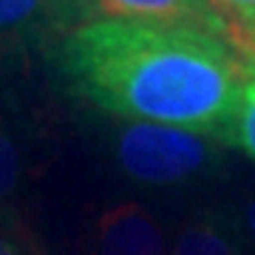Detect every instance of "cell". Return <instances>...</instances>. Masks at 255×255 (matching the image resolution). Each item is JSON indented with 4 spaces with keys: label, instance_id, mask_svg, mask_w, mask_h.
Returning a JSON list of instances; mask_svg holds the SVG:
<instances>
[{
    "label": "cell",
    "instance_id": "cell-6",
    "mask_svg": "<svg viewBox=\"0 0 255 255\" xmlns=\"http://www.w3.org/2000/svg\"><path fill=\"white\" fill-rule=\"evenodd\" d=\"M51 3L54 0H0V57L54 40Z\"/></svg>",
    "mask_w": 255,
    "mask_h": 255
},
{
    "label": "cell",
    "instance_id": "cell-2",
    "mask_svg": "<svg viewBox=\"0 0 255 255\" xmlns=\"http://www.w3.org/2000/svg\"><path fill=\"white\" fill-rule=\"evenodd\" d=\"M114 156L122 173L139 184H184L219 162V142L199 130L159 122H128L117 130Z\"/></svg>",
    "mask_w": 255,
    "mask_h": 255
},
{
    "label": "cell",
    "instance_id": "cell-11",
    "mask_svg": "<svg viewBox=\"0 0 255 255\" xmlns=\"http://www.w3.org/2000/svg\"><path fill=\"white\" fill-rule=\"evenodd\" d=\"M0 255H23V253H20L17 247H14V244L9 241V238L0 233Z\"/></svg>",
    "mask_w": 255,
    "mask_h": 255
},
{
    "label": "cell",
    "instance_id": "cell-7",
    "mask_svg": "<svg viewBox=\"0 0 255 255\" xmlns=\"http://www.w3.org/2000/svg\"><path fill=\"white\" fill-rule=\"evenodd\" d=\"M227 145L241 147L255 162V46L244 48V68H241V91H238L236 114L227 133Z\"/></svg>",
    "mask_w": 255,
    "mask_h": 255
},
{
    "label": "cell",
    "instance_id": "cell-1",
    "mask_svg": "<svg viewBox=\"0 0 255 255\" xmlns=\"http://www.w3.org/2000/svg\"><path fill=\"white\" fill-rule=\"evenodd\" d=\"M51 43L60 77L85 102L227 145L244 68L236 40L173 23L100 20Z\"/></svg>",
    "mask_w": 255,
    "mask_h": 255
},
{
    "label": "cell",
    "instance_id": "cell-3",
    "mask_svg": "<svg viewBox=\"0 0 255 255\" xmlns=\"http://www.w3.org/2000/svg\"><path fill=\"white\" fill-rule=\"evenodd\" d=\"M100 20H139V23H173L193 26L213 34L230 37L244 48L238 28L213 0H54L51 23L54 37L65 34L85 23Z\"/></svg>",
    "mask_w": 255,
    "mask_h": 255
},
{
    "label": "cell",
    "instance_id": "cell-9",
    "mask_svg": "<svg viewBox=\"0 0 255 255\" xmlns=\"http://www.w3.org/2000/svg\"><path fill=\"white\" fill-rule=\"evenodd\" d=\"M227 20L238 28V34L247 46H255V0H213Z\"/></svg>",
    "mask_w": 255,
    "mask_h": 255
},
{
    "label": "cell",
    "instance_id": "cell-5",
    "mask_svg": "<svg viewBox=\"0 0 255 255\" xmlns=\"http://www.w3.org/2000/svg\"><path fill=\"white\" fill-rule=\"evenodd\" d=\"M170 255H250V241L224 210H204L182 224Z\"/></svg>",
    "mask_w": 255,
    "mask_h": 255
},
{
    "label": "cell",
    "instance_id": "cell-8",
    "mask_svg": "<svg viewBox=\"0 0 255 255\" xmlns=\"http://www.w3.org/2000/svg\"><path fill=\"white\" fill-rule=\"evenodd\" d=\"M20 182H23V159H20V150L11 139L9 128L0 117V207H6L17 196Z\"/></svg>",
    "mask_w": 255,
    "mask_h": 255
},
{
    "label": "cell",
    "instance_id": "cell-10",
    "mask_svg": "<svg viewBox=\"0 0 255 255\" xmlns=\"http://www.w3.org/2000/svg\"><path fill=\"white\" fill-rule=\"evenodd\" d=\"M241 230H244V236L247 241L255 247V196L250 201H247V207H244V219H241Z\"/></svg>",
    "mask_w": 255,
    "mask_h": 255
},
{
    "label": "cell",
    "instance_id": "cell-4",
    "mask_svg": "<svg viewBox=\"0 0 255 255\" xmlns=\"http://www.w3.org/2000/svg\"><path fill=\"white\" fill-rule=\"evenodd\" d=\"M97 255H170L159 221L136 201L114 204L97 221Z\"/></svg>",
    "mask_w": 255,
    "mask_h": 255
}]
</instances>
